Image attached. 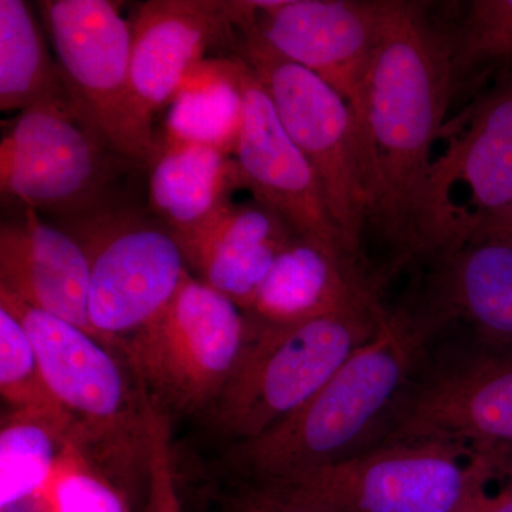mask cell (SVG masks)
Instances as JSON below:
<instances>
[{
	"instance_id": "1",
	"label": "cell",
	"mask_w": 512,
	"mask_h": 512,
	"mask_svg": "<svg viewBox=\"0 0 512 512\" xmlns=\"http://www.w3.org/2000/svg\"><path fill=\"white\" fill-rule=\"evenodd\" d=\"M454 90L446 28L430 3L383 0L382 35L355 103L369 220L400 261L419 259L433 148Z\"/></svg>"
},
{
	"instance_id": "2",
	"label": "cell",
	"mask_w": 512,
	"mask_h": 512,
	"mask_svg": "<svg viewBox=\"0 0 512 512\" xmlns=\"http://www.w3.org/2000/svg\"><path fill=\"white\" fill-rule=\"evenodd\" d=\"M433 333L412 309H383L375 333L301 409L237 444L234 461L242 476L288 480L376 447Z\"/></svg>"
},
{
	"instance_id": "3",
	"label": "cell",
	"mask_w": 512,
	"mask_h": 512,
	"mask_svg": "<svg viewBox=\"0 0 512 512\" xmlns=\"http://www.w3.org/2000/svg\"><path fill=\"white\" fill-rule=\"evenodd\" d=\"M143 167L111 146L66 89L20 111L3 127V197L56 222L134 204L121 187Z\"/></svg>"
},
{
	"instance_id": "4",
	"label": "cell",
	"mask_w": 512,
	"mask_h": 512,
	"mask_svg": "<svg viewBox=\"0 0 512 512\" xmlns=\"http://www.w3.org/2000/svg\"><path fill=\"white\" fill-rule=\"evenodd\" d=\"M379 301L286 326L248 323L247 340L214 404L218 429L238 443L291 416L375 333Z\"/></svg>"
},
{
	"instance_id": "5",
	"label": "cell",
	"mask_w": 512,
	"mask_h": 512,
	"mask_svg": "<svg viewBox=\"0 0 512 512\" xmlns=\"http://www.w3.org/2000/svg\"><path fill=\"white\" fill-rule=\"evenodd\" d=\"M420 218V258L473 241L512 204V66L441 128Z\"/></svg>"
},
{
	"instance_id": "6",
	"label": "cell",
	"mask_w": 512,
	"mask_h": 512,
	"mask_svg": "<svg viewBox=\"0 0 512 512\" xmlns=\"http://www.w3.org/2000/svg\"><path fill=\"white\" fill-rule=\"evenodd\" d=\"M231 45L234 55L244 60L262 84L286 133L311 164L343 247L362 265L369 198L348 101L316 74L266 46L239 19L231 22Z\"/></svg>"
},
{
	"instance_id": "7",
	"label": "cell",
	"mask_w": 512,
	"mask_h": 512,
	"mask_svg": "<svg viewBox=\"0 0 512 512\" xmlns=\"http://www.w3.org/2000/svg\"><path fill=\"white\" fill-rule=\"evenodd\" d=\"M512 458L448 441L380 444L281 481L343 512H461Z\"/></svg>"
},
{
	"instance_id": "8",
	"label": "cell",
	"mask_w": 512,
	"mask_h": 512,
	"mask_svg": "<svg viewBox=\"0 0 512 512\" xmlns=\"http://www.w3.org/2000/svg\"><path fill=\"white\" fill-rule=\"evenodd\" d=\"M247 332L241 309L187 272L163 311L121 348L138 386L158 410L190 413L220 396Z\"/></svg>"
},
{
	"instance_id": "9",
	"label": "cell",
	"mask_w": 512,
	"mask_h": 512,
	"mask_svg": "<svg viewBox=\"0 0 512 512\" xmlns=\"http://www.w3.org/2000/svg\"><path fill=\"white\" fill-rule=\"evenodd\" d=\"M79 239L90 265L89 316L107 348L156 318L187 275L165 225L136 204L57 222Z\"/></svg>"
},
{
	"instance_id": "10",
	"label": "cell",
	"mask_w": 512,
	"mask_h": 512,
	"mask_svg": "<svg viewBox=\"0 0 512 512\" xmlns=\"http://www.w3.org/2000/svg\"><path fill=\"white\" fill-rule=\"evenodd\" d=\"M40 19L64 89L119 153L144 165L154 126L138 110L130 80L131 22L110 0H43Z\"/></svg>"
},
{
	"instance_id": "11",
	"label": "cell",
	"mask_w": 512,
	"mask_h": 512,
	"mask_svg": "<svg viewBox=\"0 0 512 512\" xmlns=\"http://www.w3.org/2000/svg\"><path fill=\"white\" fill-rule=\"evenodd\" d=\"M6 306L25 326L50 392L70 414L77 444L123 446L127 434H146L144 397L134 402L116 357L99 339L0 291ZM143 394V393H141Z\"/></svg>"
},
{
	"instance_id": "12",
	"label": "cell",
	"mask_w": 512,
	"mask_h": 512,
	"mask_svg": "<svg viewBox=\"0 0 512 512\" xmlns=\"http://www.w3.org/2000/svg\"><path fill=\"white\" fill-rule=\"evenodd\" d=\"M417 440L512 448V350L480 348L463 362L414 377L377 446Z\"/></svg>"
},
{
	"instance_id": "13",
	"label": "cell",
	"mask_w": 512,
	"mask_h": 512,
	"mask_svg": "<svg viewBox=\"0 0 512 512\" xmlns=\"http://www.w3.org/2000/svg\"><path fill=\"white\" fill-rule=\"evenodd\" d=\"M231 10L274 52L355 103L382 35L383 0H242Z\"/></svg>"
},
{
	"instance_id": "14",
	"label": "cell",
	"mask_w": 512,
	"mask_h": 512,
	"mask_svg": "<svg viewBox=\"0 0 512 512\" xmlns=\"http://www.w3.org/2000/svg\"><path fill=\"white\" fill-rule=\"evenodd\" d=\"M238 60L242 126L234 158L242 188L274 211L296 237L359 266L346 252L315 171L288 136L274 104L244 60Z\"/></svg>"
},
{
	"instance_id": "15",
	"label": "cell",
	"mask_w": 512,
	"mask_h": 512,
	"mask_svg": "<svg viewBox=\"0 0 512 512\" xmlns=\"http://www.w3.org/2000/svg\"><path fill=\"white\" fill-rule=\"evenodd\" d=\"M131 22L130 80L138 110L154 117L170 106L208 47L231 40L228 2L148 0Z\"/></svg>"
},
{
	"instance_id": "16",
	"label": "cell",
	"mask_w": 512,
	"mask_h": 512,
	"mask_svg": "<svg viewBox=\"0 0 512 512\" xmlns=\"http://www.w3.org/2000/svg\"><path fill=\"white\" fill-rule=\"evenodd\" d=\"M90 265L79 239L25 208L0 227V291L99 339L89 316ZM100 340V339H99Z\"/></svg>"
},
{
	"instance_id": "17",
	"label": "cell",
	"mask_w": 512,
	"mask_h": 512,
	"mask_svg": "<svg viewBox=\"0 0 512 512\" xmlns=\"http://www.w3.org/2000/svg\"><path fill=\"white\" fill-rule=\"evenodd\" d=\"M430 262V295L419 312L433 328L460 322L478 348L512 350L511 239L484 235Z\"/></svg>"
},
{
	"instance_id": "18",
	"label": "cell",
	"mask_w": 512,
	"mask_h": 512,
	"mask_svg": "<svg viewBox=\"0 0 512 512\" xmlns=\"http://www.w3.org/2000/svg\"><path fill=\"white\" fill-rule=\"evenodd\" d=\"M296 237L274 211L229 202L200 229L178 238L185 262L205 285L248 312L276 258Z\"/></svg>"
},
{
	"instance_id": "19",
	"label": "cell",
	"mask_w": 512,
	"mask_h": 512,
	"mask_svg": "<svg viewBox=\"0 0 512 512\" xmlns=\"http://www.w3.org/2000/svg\"><path fill=\"white\" fill-rule=\"evenodd\" d=\"M377 301L363 268L295 238L245 313L256 325L286 326Z\"/></svg>"
},
{
	"instance_id": "20",
	"label": "cell",
	"mask_w": 512,
	"mask_h": 512,
	"mask_svg": "<svg viewBox=\"0 0 512 512\" xmlns=\"http://www.w3.org/2000/svg\"><path fill=\"white\" fill-rule=\"evenodd\" d=\"M147 174V210L175 239L211 221L242 188L234 156L158 137Z\"/></svg>"
},
{
	"instance_id": "21",
	"label": "cell",
	"mask_w": 512,
	"mask_h": 512,
	"mask_svg": "<svg viewBox=\"0 0 512 512\" xmlns=\"http://www.w3.org/2000/svg\"><path fill=\"white\" fill-rule=\"evenodd\" d=\"M242 113L237 57L205 59L185 77L157 137L234 156Z\"/></svg>"
},
{
	"instance_id": "22",
	"label": "cell",
	"mask_w": 512,
	"mask_h": 512,
	"mask_svg": "<svg viewBox=\"0 0 512 512\" xmlns=\"http://www.w3.org/2000/svg\"><path fill=\"white\" fill-rule=\"evenodd\" d=\"M76 441L70 414L15 410L0 430V507L40 500L67 446ZM43 508V507H42Z\"/></svg>"
},
{
	"instance_id": "23",
	"label": "cell",
	"mask_w": 512,
	"mask_h": 512,
	"mask_svg": "<svg viewBox=\"0 0 512 512\" xmlns=\"http://www.w3.org/2000/svg\"><path fill=\"white\" fill-rule=\"evenodd\" d=\"M35 8L0 0V109L23 111L63 92L59 67Z\"/></svg>"
},
{
	"instance_id": "24",
	"label": "cell",
	"mask_w": 512,
	"mask_h": 512,
	"mask_svg": "<svg viewBox=\"0 0 512 512\" xmlns=\"http://www.w3.org/2000/svg\"><path fill=\"white\" fill-rule=\"evenodd\" d=\"M446 33L457 94L464 84L511 66L512 0H471Z\"/></svg>"
},
{
	"instance_id": "25",
	"label": "cell",
	"mask_w": 512,
	"mask_h": 512,
	"mask_svg": "<svg viewBox=\"0 0 512 512\" xmlns=\"http://www.w3.org/2000/svg\"><path fill=\"white\" fill-rule=\"evenodd\" d=\"M0 393L15 410L67 413L47 386L25 326L3 305H0Z\"/></svg>"
},
{
	"instance_id": "26",
	"label": "cell",
	"mask_w": 512,
	"mask_h": 512,
	"mask_svg": "<svg viewBox=\"0 0 512 512\" xmlns=\"http://www.w3.org/2000/svg\"><path fill=\"white\" fill-rule=\"evenodd\" d=\"M43 512H130L123 494L87 464L72 441L42 495Z\"/></svg>"
},
{
	"instance_id": "27",
	"label": "cell",
	"mask_w": 512,
	"mask_h": 512,
	"mask_svg": "<svg viewBox=\"0 0 512 512\" xmlns=\"http://www.w3.org/2000/svg\"><path fill=\"white\" fill-rule=\"evenodd\" d=\"M168 434L165 414L147 402V494L143 512H184L171 466Z\"/></svg>"
},
{
	"instance_id": "28",
	"label": "cell",
	"mask_w": 512,
	"mask_h": 512,
	"mask_svg": "<svg viewBox=\"0 0 512 512\" xmlns=\"http://www.w3.org/2000/svg\"><path fill=\"white\" fill-rule=\"evenodd\" d=\"M225 512H343L281 481L248 480L228 498Z\"/></svg>"
},
{
	"instance_id": "29",
	"label": "cell",
	"mask_w": 512,
	"mask_h": 512,
	"mask_svg": "<svg viewBox=\"0 0 512 512\" xmlns=\"http://www.w3.org/2000/svg\"><path fill=\"white\" fill-rule=\"evenodd\" d=\"M461 512H512V458L470 498Z\"/></svg>"
},
{
	"instance_id": "30",
	"label": "cell",
	"mask_w": 512,
	"mask_h": 512,
	"mask_svg": "<svg viewBox=\"0 0 512 512\" xmlns=\"http://www.w3.org/2000/svg\"><path fill=\"white\" fill-rule=\"evenodd\" d=\"M484 235H497V237L508 238L512 241V204L488 222L478 237H484Z\"/></svg>"
},
{
	"instance_id": "31",
	"label": "cell",
	"mask_w": 512,
	"mask_h": 512,
	"mask_svg": "<svg viewBox=\"0 0 512 512\" xmlns=\"http://www.w3.org/2000/svg\"><path fill=\"white\" fill-rule=\"evenodd\" d=\"M511 66H512V64H511Z\"/></svg>"
}]
</instances>
